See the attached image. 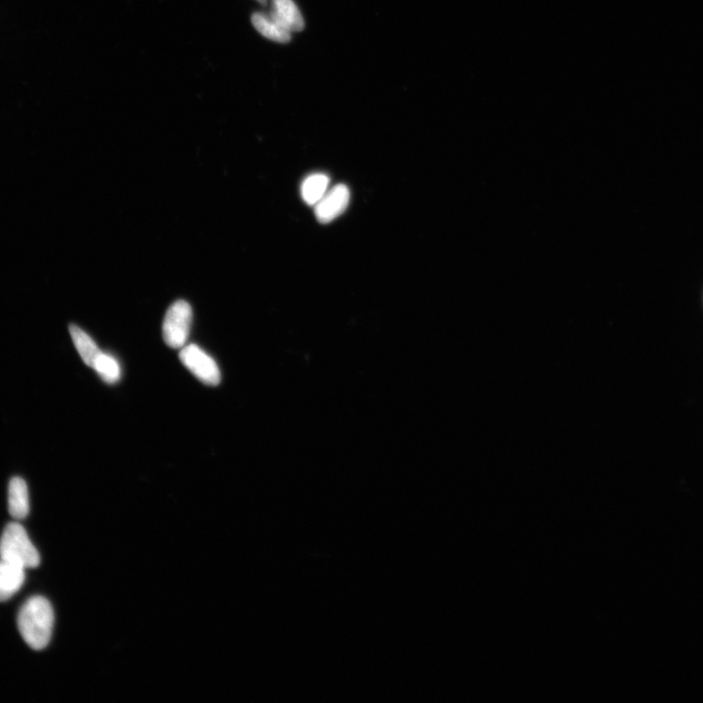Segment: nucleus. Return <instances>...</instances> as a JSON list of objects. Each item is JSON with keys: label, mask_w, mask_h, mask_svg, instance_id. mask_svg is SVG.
Listing matches in <instances>:
<instances>
[{"label": "nucleus", "mask_w": 703, "mask_h": 703, "mask_svg": "<svg viewBox=\"0 0 703 703\" xmlns=\"http://www.w3.org/2000/svg\"><path fill=\"white\" fill-rule=\"evenodd\" d=\"M54 611L51 602L41 596L30 598L18 614V628L24 642L32 649H45L53 633Z\"/></svg>", "instance_id": "obj_1"}, {"label": "nucleus", "mask_w": 703, "mask_h": 703, "mask_svg": "<svg viewBox=\"0 0 703 703\" xmlns=\"http://www.w3.org/2000/svg\"><path fill=\"white\" fill-rule=\"evenodd\" d=\"M0 559L20 565L26 569H34L41 564L40 553L26 532L18 523L6 526L0 537Z\"/></svg>", "instance_id": "obj_2"}, {"label": "nucleus", "mask_w": 703, "mask_h": 703, "mask_svg": "<svg viewBox=\"0 0 703 703\" xmlns=\"http://www.w3.org/2000/svg\"><path fill=\"white\" fill-rule=\"evenodd\" d=\"M193 320L191 305L178 300L169 307L164 320L163 336L170 348L179 349L186 345Z\"/></svg>", "instance_id": "obj_3"}, {"label": "nucleus", "mask_w": 703, "mask_h": 703, "mask_svg": "<svg viewBox=\"0 0 703 703\" xmlns=\"http://www.w3.org/2000/svg\"><path fill=\"white\" fill-rule=\"evenodd\" d=\"M179 357L182 364L204 385L217 386L220 384L221 373L216 362L196 345H185Z\"/></svg>", "instance_id": "obj_4"}, {"label": "nucleus", "mask_w": 703, "mask_h": 703, "mask_svg": "<svg viewBox=\"0 0 703 703\" xmlns=\"http://www.w3.org/2000/svg\"><path fill=\"white\" fill-rule=\"evenodd\" d=\"M350 196V190L344 184L328 190L315 205V215L319 223H330L343 214L349 205Z\"/></svg>", "instance_id": "obj_5"}, {"label": "nucleus", "mask_w": 703, "mask_h": 703, "mask_svg": "<svg viewBox=\"0 0 703 703\" xmlns=\"http://www.w3.org/2000/svg\"><path fill=\"white\" fill-rule=\"evenodd\" d=\"M269 14L290 33L304 29V19L293 0H272V9Z\"/></svg>", "instance_id": "obj_6"}, {"label": "nucleus", "mask_w": 703, "mask_h": 703, "mask_svg": "<svg viewBox=\"0 0 703 703\" xmlns=\"http://www.w3.org/2000/svg\"><path fill=\"white\" fill-rule=\"evenodd\" d=\"M24 567L0 559V602L14 597L24 583Z\"/></svg>", "instance_id": "obj_7"}, {"label": "nucleus", "mask_w": 703, "mask_h": 703, "mask_svg": "<svg viewBox=\"0 0 703 703\" xmlns=\"http://www.w3.org/2000/svg\"><path fill=\"white\" fill-rule=\"evenodd\" d=\"M8 508L12 518L16 520H24L29 515V490L26 482L22 478L15 477L10 480Z\"/></svg>", "instance_id": "obj_8"}, {"label": "nucleus", "mask_w": 703, "mask_h": 703, "mask_svg": "<svg viewBox=\"0 0 703 703\" xmlns=\"http://www.w3.org/2000/svg\"><path fill=\"white\" fill-rule=\"evenodd\" d=\"M253 27L267 40L288 43L291 40V33L283 28L270 14L255 12L252 17Z\"/></svg>", "instance_id": "obj_9"}, {"label": "nucleus", "mask_w": 703, "mask_h": 703, "mask_svg": "<svg viewBox=\"0 0 703 703\" xmlns=\"http://www.w3.org/2000/svg\"><path fill=\"white\" fill-rule=\"evenodd\" d=\"M329 186V177L324 174H314L307 176L301 185V196L305 204L315 206L327 194Z\"/></svg>", "instance_id": "obj_10"}, {"label": "nucleus", "mask_w": 703, "mask_h": 703, "mask_svg": "<svg viewBox=\"0 0 703 703\" xmlns=\"http://www.w3.org/2000/svg\"><path fill=\"white\" fill-rule=\"evenodd\" d=\"M70 333L75 347L82 357L85 365L93 367L94 363L101 351L99 350L95 341L81 328L75 325L70 326Z\"/></svg>", "instance_id": "obj_11"}, {"label": "nucleus", "mask_w": 703, "mask_h": 703, "mask_svg": "<svg viewBox=\"0 0 703 703\" xmlns=\"http://www.w3.org/2000/svg\"><path fill=\"white\" fill-rule=\"evenodd\" d=\"M93 368L108 385H115L120 379V366L113 356L101 352L98 356Z\"/></svg>", "instance_id": "obj_12"}, {"label": "nucleus", "mask_w": 703, "mask_h": 703, "mask_svg": "<svg viewBox=\"0 0 703 703\" xmlns=\"http://www.w3.org/2000/svg\"><path fill=\"white\" fill-rule=\"evenodd\" d=\"M257 2L259 4H261V5H263V6H265L267 5V0H257Z\"/></svg>", "instance_id": "obj_13"}]
</instances>
